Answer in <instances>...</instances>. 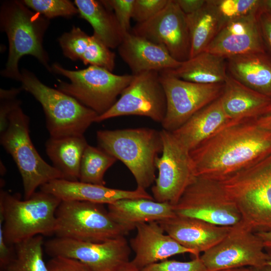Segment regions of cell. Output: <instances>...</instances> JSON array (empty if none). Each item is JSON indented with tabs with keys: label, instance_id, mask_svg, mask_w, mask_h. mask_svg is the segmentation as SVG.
<instances>
[{
	"label": "cell",
	"instance_id": "4dcf8cb0",
	"mask_svg": "<svg viewBox=\"0 0 271 271\" xmlns=\"http://www.w3.org/2000/svg\"><path fill=\"white\" fill-rule=\"evenodd\" d=\"M44 237L38 235L15 244L14 253L1 271H48L44 261Z\"/></svg>",
	"mask_w": 271,
	"mask_h": 271
},
{
	"label": "cell",
	"instance_id": "5b68a950",
	"mask_svg": "<svg viewBox=\"0 0 271 271\" xmlns=\"http://www.w3.org/2000/svg\"><path fill=\"white\" fill-rule=\"evenodd\" d=\"M221 183L247 227L254 232L271 230V155Z\"/></svg>",
	"mask_w": 271,
	"mask_h": 271
},
{
	"label": "cell",
	"instance_id": "74e56055",
	"mask_svg": "<svg viewBox=\"0 0 271 271\" xmlns=\"http://www.w3.org/2000/svg\"><path fill=\"white\" fill-rule=\"evenodd\" d=\"M103 2L112 10L124 33L130 32L134 0H103Z\"/></svg>",
	"mask_w": 271,
	"mask_h": 271
},
{
	"label": "cell",
	"instance_id": "3957f363",
	"mask_svg": "<svg viewBox=\"0 0 271 271\" xmlns=\"http://www.w3.org/2000/svg\"><path fill=\"white\" fill-rule=\"evenodd\" d=\"M96 138L100 148L128 168L137 187L146 190L155 182L156 161L163 149L160 130L149 127L99 130Z\"/></svg>",
	"mask_w": 271,
	"mask_h": 271
},
{
	"label": "cell",
	"instance_id": "bcb514c9",
	"mask_svg": "<svg viewBox=\"0 0 271 271\" xmlns=\"http://www.w3.org/2000/svg\"><path fill=\"white\" fill-rule=\"evenodd\" d=\"M116 271H142V269L137 267L130 261Z\"/></svg>",
	"mask_w": 271,
	"mask_h": 271
},
{
	"label": "cell",
	"instance_id": "c3c4849f",
	"mask_svg": "<svg viewBox=\"0 0 271 271\" xmlns=\"http://www.w3.org/2000/svg\"><path fill=\"white\" fill-rule=\"evenodd\" d=\"M214 271H250V269L249 267H241L219 269Z\"/></svg>",
	"mask_w": 271,
	"mask_h": 271
},
{
	"label": "cell",
	"instance_id": "9a60e30c",
	"mask_svg": "<svg viewBox=\"0 0 271 271\" xmlns=\"http://www.w3.org/2000/svg\"><path fill=\"white\" fill-rule=\"evenodd\" d=\"M52 257L77 259L93 271H116L128 263L131 248L124 236L100 242H88L55 237L44 243Z\"/></svg>",
	"mask_w": 271,
	"mask_h": 271
},
{
	"label": "cell",
	"instance_id": "7a4b0ae2",
	"mask_svg": "<svg viewBox=\"0 0 271 271\" xmlns=\"http://www.w3.org/2000/svg\"><path fill=\"white\" fill-rule=\"evenodd\" d=\"M50 23V20L29 9L22 1L2 3L0 28L6 34L9 42L8 60L1 71L3 77L20 81L19 62L25 55L34 57L52 72L49 57L43 46L44 37Z\"/></svg>",
	"mask_w": 271,
	"mask_h": 271
},
{
	"label": "cell",
	"instance_id": "ee69618b",
	"mask_svg": "<svg viewBox=\"0 0 271 271\" xmlns=\"http://www.w3.org/2000/svg\"><path fill=\"white\" fill-rule=\"evenodd\" d=\"M258 123L271 131V112L257 118Z\"/></svg>",
	"mask_w": 271,
	"mask_h": 271
},
{
	"label": "cell",
	"instance_id": "e0dca14e",
	"mask_svg": "<svg viewBox=\"0 0 271 271\" xmlns=\"http://www.w3.org/2000/svg\"><path fill=\"white\" fill-rule=\"evenodd\" d=\"M265 50L258 16L252 15L226 22L205 51L227 59Z\"/></svg>",
	"mask_w": 271,
	"mask_h": 271
},
{
	"label": "cell",
	"instance_id": "6da1fadb",
	"mask_svg": "<svg viewBox=\"0 0 271 271\" xmlns=\"http://www.w3.org/2000/svg\"><path fill=\"white\" fill-rule=\"evenodd\" d=\"M257 118L232 120L192 150L196 175L221 182L271 155V131Z\"/></svg>",
	"mask_w": 271,
	"mask_h": 271
},
{
	"label": "cell",
	"instance_id": "4316f807",
	"mask_svg": "<svg viewBox=\"0 0 271 271\" xmlns=\"http://www.w3.org/2000/svg\"><path fill=\"white\" fill-rule=\"evenodd\" d=\"M80 17L93 30V35L110 49L117 48L125 34L111 9L103 1L75 0Z\"/></svg>",
	"mask_w": 271,
	"mask_h": 271
},
{
	"label": "cell",
	"instance_id": "83f0119b",
	"mask_svg": "<svg viewBox=\"0 0 271 271\" xmlns=\"http://www.w3.org/2000/svg\"><path fill=\"white\" fill-rule=\"evenodd\" d=\"M88 145L84 136L50 137L45 144L46 153L63 179L77 181L82 155Z\"/></svg>",
	"mask_w": 271,
	"mask_h": 271
},
{
	"label": "cell",
	"instance_id": "8992f818",
	"mask_svg": "<svg viewBox=\"0 0 271 271\" xmlns=\"http://www.w3.org/2000/svg\"><path fill=\"white\" fill-rule=\"evenodd\" d=\"M23 90L31 93L43 109L46 127L52 138L81 136L98 114L77 100L42 83L32 72L23 69Z\"/></svg>",
	"mask_w": 271,
	"mask_h": 271
},
{
	"label": "cell",
	"instance_id": "277c9868",
	"mask_svg": "<svg viewBox=\"0 0 271 271\" xmlns=\"http://www.w3.org/2000/svg\"><path fill=\"white\" fill-rule=\"evenodd\" d=\"M61 202L41 190L23 200L18 195L1 190L0 217L6 242L12 246L38 235L54 234L56 211Z\"/></svg>",
	"mask_w": 271,
	"mask_h": 271
},
{
	"label": "cell",
	"instance_id": "836d02e7",
	"mask_svg": "<svg viewBox=\"0 0 271 271\" xmlns=\"http://www.w3.org/2000/svg\"><path fill=\"white\" fill-rule=\"evenodd\" d=\"M225 22L255 15L258 16L260 0H214Z\"/></svg>",
	"mask_w": 271,
	"mask_h": 271
},
{
	"label": "cell",
	"instance_id": "ab89813d",
	"mask_svg": "<svg viewBox=\"0 0 271 271\" xmlns=\"http://www.w3.org/2000/svg\"><path fill=\"white\" fill-rule=\"evenodd\" d=\"M3 219L0 218V267L8 263L14 253V246L9 245L5 240L3 230Z\"/></svg>",
	"mask_w": 271,
	"mask_h": 271
},
{
	"label": "cell",
	"instance_id": "f546056e",
	"mask_svg": "<svg viewBox=\"0 0 271 271\" xmlns=\"http://www.w3.org/2000/svg\"><path fill=\"white\" fill-rule=\"evenodd\" d=\"M186 17L190 37L191 58L205 51L225 22L214 0H206L199 10Z\"/></svg>",
	"mask_w": 271,
	"mask_h": 271
},
{
	"label": "cell",
	"instance_id": "e575fe53",
	"mask_svg": "<svg viewBox=\"0 0 271 271\" xmlns=\"http://www.w3.org/2000/svg\"><path fill=\"white\" fill-rule=\"evenodd\" d=\"M142 271H207L199 257L188 261L164 260L150 264Z\"/></svg>",
	"mask_w": 271,
	"mask_h": 271
},
{
	"label": "cell",
	"instance_id": "f1b7e54d",
	"mask_svg": "<svg viewBox=\"0 0 271 271\" xmlns=\"http://www.w3.org/2000/svg\"><path fill=\"white\" fill-rule=\"evenodd\" d=\"M227 69L226 59L205 51L167 71L185 81L211 84L224 83L228 75Z\"/></svg>",
	"mask_w": 271,
	"mask_h": 271
},
{
	"label": "cell",
	"instance_id": "2e32d148",
	"mask_svg": "<svg viewBox=\"0 0 271 271\" xmlns=\"http://www.w3.org/2000/svg\"><path fill=\"white\" fill-rule=\"evenodd\" d=\"M130 32L161 46L180 62L190 58V37L187 17L176 0H169L158 14L145 22L136 24Z\"/></svg>",
	"mask_w": 271,
	"mask_h": 271
},
{
	"label": "cell",
	"instance_id": "d6a6232c",
	"mask_svg": "<svg viewBox=\"0 0 271 271\" xmlns=\"http://www.w3.org/2000/svg\"><path fill=\"white\" fill-rule=\"evenodd\" d=\"M29 9L50 20L57 17L70 18L79 14L74 3L69 0H23Z\"/></svg>",
	"mask_w": 271,
	"mask_h": 271
},
{
	"label": "cell",
	"instance_id": "681fc988",
	"mask_svg": "<svg viewBox=\"0 0 271 271\" xmlns=\"http://www.w3.org/2000/svg\"><path fill=\"white\" fill-rule=\"evenodd\" d=\"M264 249L270 258L269 260L267 262V264L271 265V247H265Z\"/></svg>",
	"mask_w": 271,
	"mask_h": 271
},
{
	"label": "cell",
	"instance_id": "f35d334b",
	"mask_svg": "<svg viewBox=\"0 0 271 271\" xmlns=\"http://www.w3.org/2000/svg\"><path fill=\"white\" fill-rule=\"evenodd\" d=\"M47 265L48 271H93L80 260L61 256L52 257Z\"/></svg>",
	"mask_w": 271,
	"mask_h": 271
},
{
	"label": "cell",
	"instance_id": "7402d4cb",
	"mask_svg": "<svg viewBox=\"0 0 271 271\" xmlns=\"http://www.w3.org/2000/svg\"><path fill=\"white\" fill-rule=\"evenodd\" d=\"M220 98L231 120L257 118L271 112V97L247 87L230 75L224 83Z\"/></svg>",
	"mask_w": 271,
	"mask_h": 271
},
{
	"label": "cell",
	"instance_id": "d590c367",
	"mask_svg": "<svg viewBox=\"0 0 271 271\" xmlns=\"http://www.w3.org/2000/svg\"><path fill=\"white\" fill-rule=\"evenodd\" d=\"M23 90L20 88L0 90V132H4L9 125V116L16 108L20 106L21 101L17 99V96Z\"/></svg>",
	"mask_w": 271,
	"mask_h": 271
},
{
	"label": "cell",
	"instance_id": "ba28073f",
	"mask_svg": "<svg viewBox=\"0 0 271 271\" xmlns=\"http://www.w3.org/2000/svg\"><path fill=\"white\" fill-rule=\"evenodd\" d=\"M9 125L1 133V144L11 155L21 174L24 199L29 198L38 187L55 179H63L62 174L40 156L29 134V117L21 106L9 115Z\"/></svg>",
	"mask_w": 271,
	"mask_h": 271
},
{
	"label": "cell",
	"instance_id": "52a82bcc",
	"mask_svg": "<svg viewBox=\"0 0 271 271\" xmlns=\"http://www.w3.org/2000/svg\"><path fill=\"white\" fill-rule=\"evenodd\" d=\"M51 66L52 72L69 80L66 82L58 80L57 89L74 98L98 115L113 105L133 77L132 74H115L97 66L78 70L66 69L57 62Z\"/></svg>",
	"mask_w": 271,
	"mask_h": 271
},
{
	"label": "cell",
	"instance_id": "b9f144b4",
	"mask_svg": "<svg viewBox=\"0 0 271 271\" xmlns=\"http://www.w3.org/2000/svg\"><path fill=\"white\" fill-rule=\"evenodd\" d=\"M176 2L182 12L187 15L199 10L206 0H176Z\"/></svg>",
	"mask_w": 271,
	"mask_h": 271
},
{
	"label": "cell",
	"instance_id": "7bdbcfd3",
	"mask_svg": "<svg viewBox=\"0 0 271 271\" xmlns=\"http://www.w3.org/2000/svg\"><path fill=\"white\" fill-rule=\"evenodd\" d=\"M261 239L265 247H271V230L255 232Z\"/></svg>",
	"mask_w": 271,
	"mask_h": 271
},
{
	"label": "cell",
	"instance_id": "cb8c5ba5",
	"mask_svg": "<svg viewBox=\"0 0 271 271\" xmlns=\"http://www.w3.org/2000/svg\"><path fill=\"white\" fill-rule=\"evenodd\" d=\"M231 121L224 111L220 96L171 132L190 152Z\"/></svg>",
	"mask_w": 271,
	"mask_h": 271
},
{
	"label": "cell",
	"instance_id": "44dd1931",
	"mask_svg": "<svg viewBox=\"0 0 271 271\" xmlns=\"http://www.w3.org/2000/svg\"><path fill=\"white\" fill-rule=\"evenodd\" d=\"M117 49L132 75L147 71H170L178 68L181 63L161 46L130 32L125 34Z\"/></svg>",
	"mask_w": 271,
	"mask_h": 271
},
{
	"label": "cell",
	"instance_id": "1f68e13d",
	"mask_svg": "<svg viewBox=\"0 0 271 271\" xmlns=\"http://www.w3.org/2000/svg\"><path fill=\"white\" fill-rule=\"evenodd\" d=\"M116 161L114 157L99 147L88 145L81 159L79 181L105 185L104 174Z\"/></svg>",
	"mask_w": 271,
	"mask_h": 271
},
{
	"label": "cell",
	"instance_id": "ac0fdd59",
	"mask_svg": "<svg viewBox=\"0 0 271 271\" xmlns=\"http://www.w3.org/2000/svg\"><path fill=\"white\" fill-rule=\"evenodd\" d=\"M136 229L137 234L129 243L134 253L130 261L141 269L177 254L189 253L200 256L167 234L158 222L140 223Z\"/></svg>",
	"mask_w": 271,
	"mask_h": 271
},
{
	"label": "cell",
	"instance_id": "7c38bea8",
	"mask_svg": "<svg viewBox=\"0 0 271 271\" xmlns=\"http://www.w3.org/2000/svg\"><path fill=\"white\" fill-rule=\"evenodd\" d=\"M167 102L161 123L163 129L173 132L196 112L221 96L224 83L203 84L178 78L168 71L159 73Z\"/></svg>",
	"mask_w": 271,
	"mask_h": 271
},
{
	"label": "cell",
	"instance_id": "f6af8a7d",
	"mask_svg": "<svg viewBox=\"0 0 271 271\" xmlns=\"http://www.w3.org/2000/svg\"><path fill=\"white\" fill-rule=\"evenodd\" d=\"M262 13L271 14V0H260L258 17Z\"/></svg>",
	"mask_w": 271,
	"mask_h": 271
},
{
	"label": "cell",
	"instance_id": "484cf974",
	"mask_svg": "<svg viewBox=\"0 0 271 271\" xmlns=\"http://www.w3.org/2000/svg\"><path fill=\"white\" fill-rule=\"evenodd\" d=\"M229 75L247 87L271 97V57L266 52L226 59Z\"/></svg>",
	"mask_w": 271,
	"mask_h": 271
},
{
	"label": "cell",
	"instance_id": "d4e9b609",
	"mask_svg": "<svg viewBox=\"0 0 271 271\" xmlns=\"http://www.w3.org/2000/svg\"><path fill=\"white\" fill-rule=\"evenodd\" d=\"M107 207L112 219L127 233L139 224L159 222L176 215L170 203L146 198L121 199Z\"/></svg>",
	"mask_w": 271,
	"mask_h": 271
},
{
	"label": "cell",
	"instance_id": "f907efd6",
	"mask_svg": "<svg viewBox=\"0 0 271 271\" xmlns=\"http://www.w3.org/2000/svg\"><path fill=\"white\" fill-rule=\"evenodd\" d=\"M4 169H6L5 166H4L3 164L1 163V174L3 175L6 173L5 171H4Z\"/></svg>",
	"mask_w": 271,
	"mask_h": 271
},
{
	"label": "cell",
	"instance_id": "7dc6e473",
	"mask_svg": "<svg viewBox=\"0 0 271 271\" xmlns=\"http://www.w3.org/2000/svg\"><path fill=\"white\" fill-rule=\"evenodd\" d=\"M250 271H271V265L265 264L260 266L249 267Z\"/></svg>",
	"mask_w": 271,
	"mask_h": 271
},
{
	"label": "cell",
	"instance_id": "30bf717a",
	"mask_svg": "<svg viewBox=\"0 0 271 271\" xmlns=\"http://www.w3.org/2000/svg\"><path fill=\"white\" fill-rule=\"evenodd\" d=\"M176 215L231 227L242 222L234 202L220 181L196 176L173 206Z\"/></svg>",
	"mask_w": 271,
	"mask_h": 271
},
{
	"label": "cell",
	"instance_id": "9c48e42d",
	"mask_svg": "<svg viewBox=\"0 0 271 271\" xmlns=\"http://www.w3.org/2000/svg\"><path fill=\"white\" fill-rule=\"evenodd\" d=\"M104 205L62 201L56 211V237L100 242L124 236L126 232L112 219Z\"/></svg>",
	"mask_w": 271,
	"mask_h": 271
},
{
	"label": "cell",
	"instance_id": "8fae6325",
	"mask_svg": "<svg viewBox=\"0 0 271 271\" xmlns=\"http://www.w3.org/2000/svg\"><path fill=\"white\" fill-rule=\"evenodd\" d=\"M163 143L161 155L156 161L158 175L152 188L157 202L176 205L196 175L190 152L173 134L160 130Z\"/></svg>",
	"mask_w": 271,
	"mask_h": 271
},
{
	"label": "cell",
	"instance_id": "8d00e7d4",
	"mask_svg": "<svg viewBox=\"0 0 271 271\" xmlns=\"http://www.w3.org/2000/svg\"><path fill=\"white\" fill-rule=\"evenodd\" d=\"M169 0H134L132 19L140 24L145 22L162 11Z\"/></svg>",
	"mask_w": 271,
	"mask_h": 271
},
{
	"label": "cell",
	"instance_id": "4fadbf2b",
	"mask_svg": "<svg viewBox=\"0 0 271 271\" xmlns=\"http://www.w3.org/2000/svg\"><path fill=\"white\" fill-rule=\"evenodd\" d=\"M261 239L242 222L200 256L207 271L267 264L270 259Z\"/></svg>",
	"mask_w": 271,
	"mask_h": 271
},
{
	"label": "cell",
	"instance_id": "5bb4252c",
	"mask_svg": "<svg viewBox=\"0 0 271 271\" xmlns=\"http://www.w3.org/2000/svg\"><path fill=\"white\" fill-rule=\"evenodd\" d=\"M165 91L156 71H147L133 77L113 105L98 115L95 122L113 117L138 115L162 123L166 112Z\"/></svg>",
	"mask_w": 271,
	"mask_h": 271
},
{
	"label": "cell",
	"instance_id": "d6986e66",
	"mask_svg": "<svg viewBox=\"0 0 271 271\" xmlns=\"http://www.w3.org/2000/svg\"><path fill=\"white\" fill-rule=\"evenodd\" d=\"M40 189L42 191L55 196L61 201H87L108 205L124 199L154 200L146 190L139 187L134 190H126L63 179L52 180Z\"/></svg>",
	"mask_w": 271,
	"mask_h": 271
},
{
	"label": "cell",
	"instance_id": "603a6c76",
	"mask_svg": "<svg viewBox=\"0 0 271 271\" xmlns=\"http://www.w3.org/2000/svg\"><path fill=\"white\" fill-rule=\"evenodd\" d=\"M58 41L63 55L72 61L80 60L86 65L101 67L111 72L115 68V53L93 35H87L79 27L73 26Z\"/></svg>",
	"mask_w": 271,
	"mask_h": 271
},
{
	"label": "cell",
	"instance_id": "60d3db41",
	"mask_svg": "<svg viewBox=\"0 0 271 271\" xmlns=\"http://www.w3.org/2000/svg\"><path fill=\"white\" fill-rule=\"evenodd\" d=\"M258 18L265 45L271 52V14L262 13Z\"/></svg>",
	"mask_w": 271,
	"mask_h": 271
},
{
	"label": "cell",
	"instance_id": "ffe728a7",
	"mask_svg": "<svg viewBox=\"0 0 271 271\" xmlns=\"http://www.w3.org/2000/svg\"><path fill=\"white\" fill-rule=\"evenodd\" d=\"M158 222L167 234L199 256L200 252H205L224 238L231 227L178 215Z\"/></svg>",
	"mask_w": 271,
	"mask_h": 271
}]
</instances>
